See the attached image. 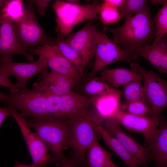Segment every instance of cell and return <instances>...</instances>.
<instances>
[{"instance_id":"cell-1","label":"cell","mask_w":167,"mask_h":167,"mask_svg":"<svg viewBox=\"0 0 167 167\" xmlns=\"http://www.w3.org/2000/svg\"><path fill=\"white\" fill-rule=\"evenodd\" d=\"M150 9L147 4L138 12L125 18L121 25L108 28L113 35V40L121 48L138 57L143 46L155 32Z\"/></svg>"},{"instance_id":"cell-2","label":"cell","mask_w":167,"mask_h":167,"mask_svg":"<svg viewBox=\"0 0 167 167\" xmlns=\"http://www.w3.org/2000/svg\"><path fill=\"white\" fill-rule=\"evenodd\" d=\"M27 125L36 132L52 152L58 166L68 167V161L64 150L67 148L69 118L66 117L28 119Z\"/></svg>"},{"instance_id":"cell-3","label":"cell","mask_w":167,"mask_h":167,"mask_svg":"<svg viewBox=\"0 0 167 167\" xmlns=\"http://www.w3.org/2000/svg\"><path fill=\"white\" fill-rule=\"evenodd\" d=\"M95 125L88 114L69 118L67 148L72 149L68 167L86 166L87 149L96 139H98Z\"/></svg>"},{"instance_id":"cell-4","label":"cell","mask_w":167,"mask_h":167,"mask_svg":"<svg viewBox=\"0 0 167 167\" xmlns=\"http://www.w3.org/2000/svg\"><path fill=\"white\" fill-rule=\"evenodd\" d=\"M93 0L91 3L80 5L62 0H55L50 5L56 17L55 30L66 36L71 33L75 27L85 21L96 19L100 3Z\"/></svg>"},{"instance_id":"cell-5","label":"cell","mask_w":167,"mask_h":167,"mask_svg":"<svg viewBox=\"0 0 167 167\" xmlns=\"http://www.w3.org/2000/svg\"><path fill=\"white\" fill-rule=\"evenodd\" d=\"M131 67L141 73L143 85L148 104L151 107V117L160 122L161 114L167 106V82L152 71H148L140 65L138 59L130 63Z\"/></svg>"},{"instance_id":"cell-6","label":"cell","mask_w":167,"mask_h":167,"mask_svg":"<svg viewBox=\"0 0 167 167\" xmlns=\"http://www.w3.org/2000/svg\"><path fill=\"white\" fill-rule=\"evenodd\" d=\"M13 23L23 46L27 51L41 45H51L55 40L56 38L47 35L41 27L35 14L34 5L31 1L25 8L22 16Z\"/></svg>"},{"instance_id":"cell-7","label":"cell","mask_w":167,"mask_h":167,"mask_svg":"<svg viewBox=\"0 0 167 167\" xmlns=\"http://www.w3.org/2000/svg\"><path fill=\"white\" fill-rule=\"evenodd\" d=\"M96 38L94 65L87 79L95 76L110 64L119 62L131 63L136 60L138 57L137 55L121 48L105 33L97 29Z\"/></svg>"},{"instance_id":"cell-8","label":"cell","mask_w":167,"mask_h":167,"mask_svg":"<svg viewBox=\"0 0 167 167\" xmlns=\"http://www.w3.org/2000/svg\"><path fill=\"white\" fill-rule=\"evenodd\" d=\"M10 116L17 123L25 142L33 163L27 167H44L56 161L49 153V149L36 132H33L27 125L24 117L11 105L7 107Z\"/></svg>"},{"instance_id":"cell-9","label":"cell","mask_w":167,"mask_h":167,"mask_svg":"<svg viewBox=\"0 0 167 167\" xmlns=\"http://www.w3.org/2000/svg\"><path fill=\"white\" fill-rule=\"evenodd\" d=\"M121 91L112 88L101 94L90 96L92 108L90 117L95 125L102 124L112 118L120 109Z\"/></svg>"},{"instance_id":"cell-10","label":"cell","mask_w":167,"mask_h":167,"mask_svg":"<svg viewBox=\"0 0 167 167\" xmlns=\"http://www.w3.org/2000/svg\"><path fill=\"white\" fill-rule=\"evenodd\" d=\"M35 62H16L12 58L0 59V71L10 76L13 75L17 80L15 84L20 90L26 88L28 81L32 77L47 69V65L42 56Z\"/></svg>"},{"instance_id":"cell-11","label":"cell","mask_w":167,"mask_h":167,"mask_svg":"<svg viewBox=\"0 0 167 167\" xmlns=\"http://www.w3.org/2000/svg\"><path fill=\"white\" fill-rule=\"evenodd\" d=\"M28 51L32 55L42 56L51 70L64 75L76 83L83 75L54 45H45L29 49Z\"/></svg>"},{"instance_id":"cell-12","label":"cell","mask_w":167,"mask_h":167,"mask_svg":"<svg viewBox=\"0 0 167 167\" xmlns=\"http://www.w3.org/2000/svg\"><path fill=\"white\" fill-rule=\"evenodd\" d=\"M16 54L23 56L29 62L34 60L33 55L24 48L12 21L0 15V59L12 58Z\"/></svg>"},{"instance_id":"cell-13","label":"cell","mask_w":167,"mask_h":167,"mask_svg":"<svg viewBox=\"0 0 167 167\" xmlns=\"http://www.w3.org/2000/svg\"><path fill=\"white\" fill-rule=\"evenodd\" d=\"M97 29L95 24L87 21L79 30L66 37L67 42L80 55L84 69L95 56Z\"/></svg>"},{"instance_id":"cell-14","label":"cell","mask_w":167,"mask_h":167,"mask_svg":"<svg viewBox=\"0 0 167 167\" xmlns=\"http://www.w3.org/2000/svg\"><path fill=\"white\" fill-rule=\"evenodd\" d=\"M112 118L126 130L142 134L147 144L156 134L161 122L152 117L135 115L120 109Z\"/></svg>"},{"instance_id":"cell-15","label":"cell","mask_w":167,"mask_h":167,"mask_svg":"<svg viewBox=\"0 0 167 167\" xmlns=\"http://www.w3.org/2000/svg\"><path fill=\"white\" fill-rule=\"evenodd\" d=\"M103 127L117 138L140 165L146 166L149 160L150 149L143 146L129 136L121 127V125L113 118L102 124Z\"/></svg>"},{"instance_id":"cell-16","label":"cell","mask_w":167,"mask_h":167,"mask_svg":"<svg viewBox=\"0 0 167 167\" xmlns=\"http://www.w3.org/2000/svg\"><path fill=\"white\" fill-rule=\"evenodd\" d=\"M77 84L69 77L47 69L41 73L33 88L48 94L61 96L72 90Z\"/></svg>"},{"instance_id":"cell-17","label":"cell","mask_w":167,"mask_h":167,"mask_svg":"<svg viewBox=\"0 0 167 167\" xmlns=\"http://www.w3.org/2000/svg\"><path fill=\"white\" fill-rule=\"evenodd\" d=\"M89 97L72 90L60 96V117L71 118L81 114L89 113L91 108Z\"/></svg>"},{"instance_id":"cell-18","label":"cell","mask_w":167,"mask_h":167,"mask_svg":"<svg viewBox=\"0 0 167 167\" xmlns=\"http://www.w3.org/2000/svg\"><path fill=\"white\" fill-rule=\"evenodd\" d=\"M159 72L167 74V41L165 36L151 45L145 44L139 54Z\"/></svg>"},{"instance_id":"cell-19","label":"cell","mask_w":167,"mask_h":167,"mask_svg":"<svg viewBox=\"0 0 167 167\" xmlns=\"http://www.w3.org/2000/svg\"><path fill=\"white\" fill-rule=\"evenodd\" d=\"M147 145L150 149L149 160L154 161V167H166L167 124L165 121H161L156 134Z\"/></svg>"},{"instance_id":"cell-20","label":"cell","mask_w":167,"mask_h":167,"mask_svg":"<svg viewBox=\"0 0 167 167\" xmlns=\"http://www.w3.org/2000/svg\"><path fill=\"white\" fill-rule=\"evenodd\" d=\"M100 76L111 87L117 89L134 81H142V75L137 69L123 67L106 68L100 72Z\"/></svg>"},{"instance_id":"cell-21","label":"cell","mask_w":167,"mask_h":167,"mask_svg":"<svg viewBox=\"0 0 167 167\" xmlns=\"http://www.w3.org/2000/svg\"><path fill=\"white\" fill-rule=\"evenodd\" d=\"M95 129L102 138L105 145L129 167L141 165L121 142L103 126L102 124L95 125Z\"/></svg>"},{"instance_id":"cell-22","label":"cell","mask_w":167,"mask_h":167,"mask_svg":"<svg viewBox=\"0 0 167 167\" xmlns=\"http://www.w3.org/2000/svg\"><path fill=\"white\" fill-rule=\"evenodd\" d=\"M111 153L95 140L88 148L86 165L89 167H119L111 159Z\"/></svg>"},{"instance_id":"cell-23","label":"cell","mask_w":167,"mask_h":167,"mask_svg":"<svg viewBox=\"0 0 167 167\" xmlns=\"http://www.w3.org/2000/svg\"><path fill=\"white\" fill-rule=\"evenodd\" d=\"M51 45L56 46L64 57L82 74L84 70L82 58L79 54L67 42L66 37L60 33Z\"/></svg>"},{"instance_id":"cell-24","label":"cell","mask_w":167,"mask_h":167,"mask_svg":"<svg viewBox=\"0 0 167 167\" xmlns=\"http://www.w3.org/2000/svg\"><path fill=\"white\" fill-rule=\"evenodd\" d=\"M141 81H132L122 86L121 91L124 98V103L140 101L148 103Z\"/></svg>"},{"instance_id":"cell-25","label":"cell","mask_w":167,"mask_h":167,"mask_svg":"<svg viewBox=\"0 0 167 167\" xmlns=\"http://www.w3.org/2000/svg\"><path fill=\"white\" fill-rule=\"evenodd\" d=\"M86 82L82 88L81 94L89 96L103 93L111 89V87L101 76H95L87 79Z\"/></svg>"},{"instance_id":"cell-26","label":"cell","mask_w":167,"mask_h":167,"mask_svg":"<svg viewBox=\"0 0 167 167\" xmlns=\"http://www.w3.org/2000/svg\"><path fill=\"white\" fill-rule=\"evenodd\" d=\"M98 14L99 20L105 25L117 23L122 19L117 8L104 2L100 4Z\"/></svg>"},{"instance_id":"cell-27","label":"cell","mask_w":167,"mask_h":167,"mask_svg":"<svg viewBox=\"0 0 167 167\" xmlns=\"http://www.w3.org/2000/svg\"><path fill=\"white\" fill-rule=\"evenodd\" d=\"M25 8L23 0H8L4 6L0 8V15L14 22L22 16Z\"/></svg>"},{"instance_id":"cell-28","label":"cell","mask_w":167,"mask_h":167,"mask_svg":"<svg viewBox=\"0 0 167 167\" xmlns=\"http://www.w3.org/2000/svg\"><path fill=\"white\" fill-rule=\"evenodd\" d=\"M153 22L156 27L155 38L153 41H156L165 36L167 33V2L159 10Z\"/></svg>"},{"instance_id":"cell-29","label":"cell","mask_w":167,"mask_h":167,"mask_svg":"<svg viewBox=\"0 0 167 167\" xmlns=\"http://www.w3.org/2000/svg\"><path fill=\"white\" fill-rule=\"evenodd\" d=\"M120 109L135 115L151 117V107L148 103L142 101H137L124 103L120 108Z\"/></svg>"},{"instance_id":"cell-30","label":"cell","mask_w":167,"mask_h":167,"mask_svg":"<svg viewBox=\"0 0 167 167\" xmlns=\"http://www.w3.org/2000/svg\"><path fill=\"white\" fill-rule=\"evenodd\" d=\"M147 0H125L119 10L122 18L131 16L141 10L147 4Z\"/></svg>"},{"instance_id":"cell-31","label":"cell","mask_w":167,"mask_h":167,"mask_svg":"<svg viewBox=\"0 0 167 167\" xmlns=\"http://www.w3.org/2000/svg\"><path fill=\"white\" fill-rule=\"evenodd\" d=\"M0 86H5L9 88L10 92H15L20 90L11 81L9 76L0 71Z\"/></svg>"},{"instance_id":"cell-32","label":"cell","mask_w":167,"mask_h":167,"mask_svg":"<svg viewBox=\"0 0 167 167\" xmlns=\"http://www.w3.org/2000/svg\"><path fill=\"white\" fill-rule=\"evenodd\" d=\"M32 2L36 7L37 11L41 15L46 14V9L49 2L52 0H28Z\"/></svg>"},{"instance_id":"cell-33","label":"cell","mask_w":167,"mask_h":167,"mask_svg":"<svg viewBox=\"0 0 167 167\" xmlns=\"http://www.w3.org/2000/svg\"><path fill=\"white\" fill-rule=\"evenodd\" d=\"M9 116L10 115L7 107H0V127L5 119Z\"/></svg>"},{"instance_id":"cell-34","label":"cell","mask_w":167,"mask_h":167,"mask_svg":"<svg viewBox=\"0 0 167 167\" xmlns=\"http://www.w3.org/2000/svg\"><path fill=\"white\" fill-rule=\"evenodd\" d=\"M107 4L117 8L119 10L122 6L125 0H102Z\"/></svg>"},{"instance_id":"cell-35","label":"cell","mask_w":167,"mask_h":167,"mask_svg":"<svg viewBox=\"0 0 167 167\" xmlns=\"http://www.w3.org/2000/svg\"><path fill=\"white\" fill-rule=\"evenodd\" d=\"M6 98V93L0 91V101L3 102Z\"/></svg>"},{"instance_id":"cell-36","label":"cell","mask_w":167,"mask_h":167,"mask_svg":"<svg viewBox=\"0 0 167 167\" xmlns=\"http://www.w3.org/2000/svg\"><path fill=\"white\" fill-rule=\"evenodd\" d=\"M152 4L153 5L156 3L163 2V4L167 2V0H150Z\"/></svg>"},{"instance_id":"cell-37","label":"cell","mask_w":167,"mask_h":167,"mask_svg":"<svg viewBox=\"0 0 167 167\" xmlns=\"http://www.w3.org/2000/svg\"><path fill=\"white\" fill-rule=\"evenodd\" d=\"M65 1L75 4H79L80 0H63Z\"/></svg>"},{"instance_id":"cell-38","label":"cell","mask_w":167,"mask_h":167,"mask_svg":"<svg viewBox=\"0 0 167 167\" xmlns=\"http://www.w3.org/2000/svg\"><path fill=\"white\" fill-rule=\"evenodd\" d=\"M8 0H0V8H2L4 6Z\"/></svg>"},{"instance_id":"cell-39","label":"cell","mask_w":167,"mask_h":167,"mask_svg":"<svg viewBox=\"0 0 167 167\" xmlns=\"http://www.w3.org/2000/svg\"><path fill=\"white\" fill-rule=\"evenodd\" d=\"M93 0H85V1L87 3H89L91 2Z\"/></svg>"},{"instance_id":"cell-40","label":"cell","mask_w":167,"mask_h":167,"mask_svg":"<svg viewBox=\"0 0 167 167\" xmlns=\"http://www.w3.org/2000/svg\"></svg>"}]
</instances>
